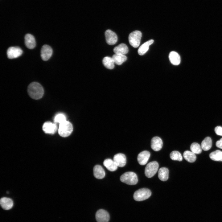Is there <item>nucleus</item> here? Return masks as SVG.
Wrapping results in <instances>:
<instances>
[{
  "label": "nucleus",
  "instance_id": "nucleus-1",
  "mask_svg": "<svg viewBox=\"0 0 222 222\" xmlns=\"http://www.w3.org/2000/svg\"><path fill=\"white\" fill-rule=\"evenodd\" d=\"M27 92L32 98L38 100L41 98L44 94V89L39 83L34 82L30 83L27 88Z\"/></svg>",
  "mask_w": 222,
  "mask_h": 222
},
{
  "label": "nucleus",
  "instance_id": "nucleus-2",
  "mask_svg": "<svg viewBox=\"0 0 222 222\" xmlns=\"http://www.w3.org/2000/svg\"><path fill=\"white\" fill-rule=\"evenodd\" d=\"M73 131V126L69 121H65L59 124L58 132L60 135L63 137L69 136Z\"/></svg>",
  "mask_w": 222,
  "mask_h": 222
},
{
  "label": "nucleus",
  "instance_id": "nucleus-3",
  "mask_svg": "<svg viewBox=\"0 0 222 222\" xmlns=\"http://www.w3.org/2000/svg\"><path fill=\"white\" fill-rule=\"evenodd\" d=\"M121 181L130 185H134L138 182V176L136 173L131 171L125 172L120 177Z\"/></svg>",
  "mask_w": 222,
  "mask_h": 222
},
{
  "label": "nucleus",
  "instance_id": "nucleus-4",
  "mask_svg": "<svg viewBox=\"0 0 222 222\" xmlns=\"http://www.w3.org/2000/svg\"><path fill=\"white\" fill-rule=\"evenodd\" d=\"M151 192L149 189L143 188L136 191L134 194V199L138 201L145 200L151 196Z\"/></svg>",
  "mask_w": 222,
  "mask_h": 222
},
{
  "label": "nucleus",
  "instance_id": "nucleus-5",
  "mask_svg": "<svg viewBox=\"0 0 222 222\" xmlns=\"http://www.w3.org/2000/svg\"><path fill=\"white\" fill-rule=\"evenodd\" d=\"M142 34L139 31H135L131 33L129 36L130 44L133 47H137L140 45Z\"/></svg>",
  "mask_w": 222,
  "mask_h": 222
},
{
  "label": "nucleus",
  "instance_id": "nucleus-6",
  "mask_svg": "<svg viewBox=\"0 0 222 222\" xmlns=\"http://www.w3.org/2000/svg\"><path fill=\"white\" fill-rule=\"evenodd\" d=\"M158 164L156 161H153L149 163L145 169L146 176L148 178L154 176L158 171Z\"/></svg>",
  "mask_w": 222,
  "mask_h": 222
},
{
  "label": "nucleus",
  "instance_id": "nucleus-7",
  "mask_svg": "<svg viewBox=\"0 0 222 222\" xmlns=\"http://www.w3.org/2000/svg\"><path fill=\"white\" fill-rule=\"evenodd\" d=\"M23 53L22 50L18 47H9L7 51L8 58L12 59L17 58L20 56Z\"/></svg>",
  "mask_w": 222,
  "mask_h": 222
},
{
  "label": "nucleus",
  "instance_id": "nucleus-8",
  "mask_svg": "<svg viewBox=\"0 0 222 222\" xmlns=\"http://www.w3.org/2000/svg\"><path fill=\"white\" fill-rule=\"evenodd\" d=\"M95 216L97 222H108L110 218L108 212L103 209L98 210L96 213Z\"/></svg>",
  "mask_w": 222,
  "mask_h": 222
},
{
  "label": "nucleus",
  "instance_id": "nucleus-9",
  "mask_svg": "<svg viewBox=\"0 0 222 222\" xmlns=\"http://www.w3.org/2000/svg\"><path fill=\"white\" fill-rule=\"evenodd\" d=\"M42 129L45 133L53 134L56 132L57 127L56 123L47 121L43 124Z\"/></svg>",
  "mask_w": 222,
  "mask_h": 222
},
{
  "label": "nucleus",
  "instance_id": "nucleus-10",
  "mask_svg": "<svg viewBox=\"0 0 222 222\" xmlns=\"http://www.w3.org/2000/svg\"><path fill=\"white\" fill-rule=\"evenodd\" d=\"M105 36L107 43L110 45L115 44L117 40L116 34L110 30H107L105 32Z\"/></svg>",
  "mask_w": 222,
  "mask_h": 222
},
{
  "label": "nucleus",
  "instance_id": "nucleus-11",
  "mask_svg": "<svg viewBox=\"0 0 222 222\" xmlns=\"http://www.w3.org/2000/svg\"><path fill=\"white\" fill-rule=\"evenodd\" d=\"M52 53V50L49 46L45 45L43 46L41 50V56L43 60H48L51 56Z\"/></svg>",
  "mask_w": 222,
  "mask_h": 222
},
{
  "label": "nucleus",
  "instance_id": "nucleus-12",
  "mask_svg": "<svg viewBox=\"0 0 222 222\" xmlns=\"http://www.w3.org/2000/svg\"><path fill=\"white\" fill-rule=\"evenodd\" d=\"M150 156V153L149 151L146 150L142 151L138 155V162L140 165H144L147 162Z\"/></svg>",
  "mask_w": 222,
  "mask_h": 222
},
{
  "label": "nucleus",
  "instance_id": "nucleus-13",
  "mask_svg": "<svg viewBox=\"0 0 222 222\" xmlns=\"http://www.w3.org/2000/svg\"><path fill=\"white\" fill-rule=\"evenodd\" d=\"M113 160L117 166L119 167H123L125 165L126 159L125 155L122 153H118L115 155Z\"/></svg>",
  "mask_w": 222,
  "mask_h": 222
},
{
  "label": "nucleus",
  "instance_id": "nucleus-14",
  "mask_svg": "<svg viewBox=\"0 0 222 222\" xmlns=\"http://www.w3.org/2000/svg\"><path fill=\"white\" fill-rule=\"evenodd\" d=\"M163 142L162 139L158 137L153 138L151 142V147L154 151L160 150L162 147Z\"/></svg>",
  "mask_w": 222,
  "mask_h": 222
},
{
  "label": "nucleus",
  "instance_id": "nucleus-15",
  "mask_svg": "<svg viewBox=\"0 0 222 222\" xmlns=\"http://www.w3.org/2000/svg\"><path fill=\"white\" fill-rule=\"evenodd\" d=\"M25 43L27 47L32 49L35 47L36 42L34 37L31 34H27L25 36Z\"/></svg>",
  "mask_w": 222,
  "mask_h": 222
},
{
  "label": "nucleus",
  "instance_id": "nucleus-16",
  "mask_svg": "<svg viewBox=\"0 0 222 222\" xmlns=\"http://www.w3.org/2000/svg\"><path fill=\"white\" fill-rule=\"evenodd\" d=\"M0 205L4 210H8L11 208L13 206V202L11 199L7 197H2L0 200Z\"/></svg>",
  "mask_w": 222,
  "mask_h": 222
},
{
  "label": "nucleus",
  "instance_id": "nucleus-17",
  "mask_svg": "<svg viewBox=\"0 0 222 222\" xmlns=\"http://www.w3.org/2000/svg\"><path fill=\"white\" fill-rule=\"evenodd\" d=\"M93 171L94 175L97 179H102L105 176V171L102 166L100 165H95L93 168Z\"/></svg>",
  "mask_w": 222,
  "mask_h": 222
},
{
  "label": "nucleus",
  "instance_id": "nucleus-18",
  "mask_svg": "<svg viewBox=\"0 0 222 222\" xmlns=\"http://www.w3.org/2000/svg\"><path fill=\"white\" fill-rule=\"evenodd\" d=\"M115 54L125 55L128 53V48L127 45L124 43H121L115 47L113 49Z\"/></svg>",
  "mask_w": 222,
  "mask_h": 222
},
{
  "label": "nucleus",
  "instance_id": "nucleus-19",
  "mask_svg": "<svg viewBox=\"0 0 222 222\" xmlns=\"http://www.w3.org/2000/svg\"><path fill=\"white\" fill-rule=\"evenodd\" d=\"M169 58L171 63L174 65H178L180 63V56L176 52L171 51L169 54Z\"/></svg>",
  "mask_w": 222,
  "mask_h": 222
},
{
  "label": "nucleus",
  "instance_id": "nucleus-20",
  "mask_svg": "<svg viewBox=\"0 0 222 222\" xmlns=\"http://www.w3.org/2000/svg\"><path fill=\"white\" fill-rule=\"evenodd\" d=\"M104 165L109 171H113L117 170L118 166L113 160L108 158L105 159L103 162Z\"/></svg>",
  "mask_w": 222,
  "mask_h": 222
},
{
  "label": "nucleus",
  "instance_id": "nucleus-21",
  "mask_svg": "<svg viewBox=\"0 0 222 222\" xmlns=\"http://www.w3.org/2000/svg\"><path fill=\"white\" fill-rule=\"evenodd\" d=\"M154 40L150 39L143 44L139 47L138 50V53L140 55L144 54L148 50L150 45L154 42Z\"/></svg>",
  "mask_w": 222,
  "mask_h": 222
},
{
  "label": "nucleus",
  "instance_id": "nucleus-22",
  "mask_svg": "<svg viewBox=\"0 0 222 222\" xmlns=\"http://www.w3.org/2000/svg\"><path fill=\"white\" fill-rule=\"evenodd\" d=\"M158 177L159 179L163 181L167 180L169 177V170L165 167H161L158 171Z\"/></svg>",
  "mask_w": 222,
  "mask_h": 222
},
{
  "label": "nucleus",
  "instance_id": "nucleus-23",
  "mask_svg": "<svg viewBox=\"0 0 222 222\" xmlns=\"http://www.w3.org/2000/svg\"><path fill=\"white\" fill-rule=\"evenodd\" d=\"M112 58L114 64L119 65H121L127 59V57L125 55L115 54L113 55Z\"/></svg>",
  "mask_w": 222,
  "mask_h": 222
},
{
  "label": "nucleus",
  "instance_id": "nucleus-24",
  "mask_svg": "<svg viewBox=\"0 0 222 222\" xmlns=\"http://www.w3.org/2000/svg\"><path fill=\"white\" fill-rule=\"evenodd\" d=\"M212 145V142L211 138L209 137H207L202 141L201 146L203 150L207 151L210 149Z\"/></svg>",
  "mask_w": 222,
  "mask_h": 222
},
{
  "label": "nucleus",
  "instance_id": "nucleus-25",
  "mask_svg": "<svg viewBox=\"0 0 222 222\" xmlns=\"http://www.w3.org/2000/svg\"><path fill=\"white\" fill-rule=\"evenodd\" d=\"M102 63L105 67L108 69H113L114 67V63L112 57H105L102 60Z\"/></svg>",
  "mask_w": 222,
  "mask_h": 222
},
{
  "label": "nucleus",
  "instance_id": "nucleus-26",
  "mask_svg": "<svg viewBox=\"0 0 222 222\" xmlns=\"http://www.w3.org/2000/svg\"><path fill=\"white\" fill-rule=\"evenodd\" d=\"M183 156L185 159L190 162H193L196 159V156L195 154L188 150H186L184 152Z\"/></svg>",
  "mask_w": 222,
  "mask_h": 222
},
{
  "label": "nucleus",
  "instance_id": "nucleus-27",
  "mask_svg": "<svg viewBox=\"0 0 222 222\" xmlns=\"http://www.w3.org/2000/svg\"><path fill=\"white\" fill-rule=\"evenodd\" d=\"M209 157L214 161H222V151L219 150H216L210 154Z\"/></svg>",
  "mask_w": 222,
  "mask_h": 222
},
{
  "label": "nucleus",
  "instance_id": "nucleus-28",
  "mask_svg": "<svg viewBox=\"0 0 222 222\" xmlns=\"http://www.w3.org/2000/svg\"><path fill=\"white\" fill-rule=\"evenodd\" d=\"M190 149L195 154H199L201 153L202 149L199 144L196 142H193L190 146Z\"/></svg>",
  "mask_w": 222,
  "mask_h": 222
},
{
  "label": "nucleus",
  "instance_id": "nucleus-29",
  "mask_svg": "<svg viewBox=\"0 0 222 222\" xmlns=\"http://www.w3.org/2000/svg\"><path fill=\"white\" fill-rule=\"evenodd\" d=\"M171 158L173 160L181 161L183 158L181 154L177 151H173L171 152L170 155Z\"/></svg>",
  "mask_w": 222,
  "mask_h": 222
},
{
  "label": "nucleus",
  "instance_id": "nucleus-30",
  "mask_svg": "<svg viewBox=\"0 0 222 222\" xmlns=\"http://www.w3.org/2000/svg\"><path fill=\"white\" fill-rule=\"evenodd\" d=\"M54 120L55 123H59L60 124L66 121V118L64 114L60 113L55 116Z\"/></svg>",
  "mask_w": 222,
  "mask_h": 222
},
{
  "label": "nucleus",
  "instance_id": "nucleus-31",
  "mask_svg": "<svg viewBox=\"0 0 222 222\" xmlns=\"http://www.w3.org/2000/svg\"><path fill=\"white\" fill-rule=\"evenodd\" d=\"M215 131L216 134L218 135L222 136V127L218 126L215 128Z\"/></svg>",
  "mask_w": 222,
  "mask_h": 222
},
{
  "label": "nucleus",
  "instance_id": "nucleus-32",
  "mask_svg": "<svg viewBox=\"0 0 222 222\" xmlns=\"http://www.w3.org/2000/svg\"><path fill=\"white\" fill-rule=\"evenodd\" d=\"M216 144L217 147L222 149V138L217 141L216 142Z\"/></svg>",
  "mask_w": 222,
  "mask_h": 222
}]
</instances>
